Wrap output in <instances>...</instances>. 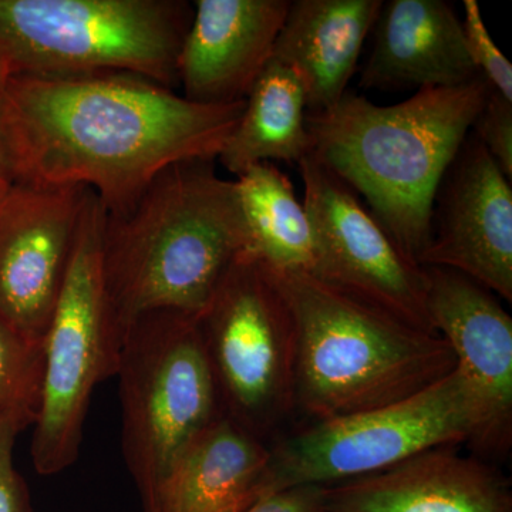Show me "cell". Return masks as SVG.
Returning <instances> with one entry per match:
<instances>
[{"instance_id":"6da1fadb","label":"cell","mask_w":512,"mask_h":512,"mask_svg":"<svg viewBox=\"0 0 512 512\" xmlns=\"http://www.w3.org/2000/svg\"><path fill=\"white\" fill-rule=\"evenodd\" d=\"M244 106L192 103L136 74H13L0 133L15 183L87 188L116 212L164 168L217 160Z\"/></svg>"},{"instance_id":"7a4b0ae2","label":"cell","mask_w":512,"mask_h":512,"mask_svg":"<svg viewBox=\"0 0 512 512\" xmlns=\"http://www.w3.org/2000/svg\"><path fill=\"white\" fill-rule=\"evenodd\" d=\"M215 163L170 165L126 208L104 214L101 268L120 342L148 313L198 318L247 254L237 185L220 177Z\"/></svg>"},{"instance_id":"3957f363","label":"cell","mask_w":512,"mask_h":512,"mask_svg":"<svg viewBox=\"0 0 512 512\" xmlns=\"http://www.w3.org/2000/svg\"><path fill=\"white\" fill-rule=\"evenodd\" d=\"M490 89L478 77L463 86L417 90L393 106L348 92L325 113L306 114L309 154L362 195L397 247L420 265L441 178Z\"/></svg>"},{"instance_id":"277c9868","label":"cell","mask_w":512,"mask_h":512,"mask_svg":"<svg viewBox=\"0 0 512 512\" xmlns=\"http://www.w3.org/2000/svg\"><path fill=\"white\" fill-rule=\"evenodd\" d=\"M266 269L295 326V406L313 421L389 406L456 369L453 350L439 333L316 276Z\"/></svg>"},{"instance_id":"5b68a950","label":"cell","mask_w":512,"mask_h":512,"mask_svg":"<svg viewBox=\"0 0 512 512\" xmlns=\"http://www.w3.org/2000/svg\"><path fill=\"white\" fill-rule=\"evenodd\" d=\"M191 19L184 0H0V52L13 74L128 73L175 90Z\"/></svg>"},{"instance_id":"8992f818","label":"cell","mask_w":512,"mask_h":512,"mask_svg":"<svg viewBox=\"0 0 512 512\" xmlns=\"http://www.w3.org/2000/svg\"><path fill=\"white\" fill-rule=\"evenodd\" d=\"M104 210L90 191L66 276L43 340V377L33 423L32 460L40 476L76 463L94 389L116 376L121 342L103 268Z\"/></svg>"},{"instance_id":"52a82bcc","label":"cell","mask_w":512,"mask_h":512,"mask_svg":"<svg viewBox=\"0 0 512 512\" xmlns=\"http://www.w3.org/2000/svg\"><path fill=\"white\" fill-rule=\"evenodd\" d=\"M123 453L141 500L201 431L222 416L198 318L153 312L128 328L119 367Z\"/></svg>"},{"instance_id":"ba28073f","label":"cell","mask_w":512,"mask_h":512,"mask_svg":"<svg viewBox=\"0 0 512 512\" xmlns=\"http://www.w3.org/2000/svg\"><path fill=\"white\" fill-rule=\"evenodd\" d=\"M481 417L457 367L389 406L312 421L271 447V493L370 476L444 446H473Z\"/></svg>"},{"instance_id":"9c48e42d","label":"cell","mask_w":512,"mask_h":512,"mask_svg":"<svg viewBox=\"0 0 512 512\" xmlns=\"http://www.w3.org/2000/svg\"><path fill=\"white\" fill-rule=\"evenodd\" d=\"M198 326L222 413L268 440L296 410L295 326L268 269L239 256Z\"/></svg>"},{"instance_id":"30bf717a","label":"cell","mask_w":512,"mask_h":512,"mask_svg":"<svg viewBox=\"0 0 512 512\" xmlns=\"http://www.w3.org/2000/svg\"><path fill=\"white\" fill-rule=\"evenodd\" d=\"M298 165L315 239L312 276L437 333L427 311L423 266L403 254L359 195L325 165L311 154Z\"/></svg>"},{"instance_id":"8fae6325","label":"cell","mask_w":512,"mask_h":512,"mask_svg":"<svg viewBox=\"0 0 512 512\" xmlns=\"http://www.w3.org/2000/svg\"><path fill=\"white\" fill-rule=\"evenodd\" d=\"M90 190L15 183L0 200V316L43 345Z\"/></svg>"},{"instance_id":"7c38bea8","label":"cell","mask_w":512,"mask_h":512,"mask_svg":"<svg viewBox=\"0 0 512 512\" xmlns=\"http://www.w3.org/2000/svg\"><path fill=\"white\" fill-rule=\"evenodd\" d=\"M420 266L467 275L512 302V187L473 131L441 178Z\"/></svg>"},{"instance_id":"4fadbf2b","label":"cell","mask_w":512,"mask_h":512,"mask_svg":"<svg viewBox=\"0 0 512 512\" xmlns=\"http://www.w3.org/2000/svg\"><path fill=\"white\" fill-rule=\"evenodd\" d=\"M427 311L480 410L471 450L503 457L512 443V318L490 289L454 269L423 266Z\"/></svg>"},{"instance_id":"5bb4252c","label":"cell","mask_w":512,"mask_h":512,"mask_svg":"<svg viewBox=\"0 0 512 512\" xmlns=\"http://www.w3.org/2000/svg\"><path fill=\"white\" fill-rule=\"evenodd\" d=\"M289 0H197L177 59L184 99L231 106L247 99L274 55Z\"/></svg>"},{"instance_id":"9a60e30c","label":"cell","mask_w":512,"mask_h":512,"mask_svg":"<svg viewBox=\"0 0 512 512\" xmlns=\"http://www.w3.org/2000/svg\"><path fill=\"white\" fill-rule=\"evenodd\" d=\"M460 446L430 448L370 476L323 487V512H512L510 480Z\"/></svg>"},{"instance_id":"2e32d148","label":"cell","mask_w":512,"mask_h":512,"mask_svg":"<svg viewBox=\"0 0 512 512\" xmlns=\"http://www.w3.org/2000/svg\"><path fill=\"white\" fill-rule=\"evenodd\" d=\"M373 47L360 76L369 90L457 87L478 79L463 20L444 0H390L373 26Z\"/></svg>"},{"instance_id":"e0dca14e","label":"cell","mask_w":512,"mask_h":512,"mask_svg":"<svg viewBox=\"0 0 512 512\" xmlns=\"http://www.w3.org/2000/svg\"><path fill=\"white\" fill-rule=\"evenodd\" d=\"M271 446L218 417L141 500L144 512H248L271 493Z\"/></svg>"},{"instance_id":"ac0fdd59","label":"cell","mask_w":512,"mask_h":512,"mask_svg":"<svg viewBox=\"0 0 512 512\" xmlns=\"http://www.w3.org/2000/svg\"><path fill=\"white\" fill-rule=\"evenodd\" d=\"M382 0H292L275 59L301 77L309 114L325 113L348 93Z\"/></svg>"},{"instance_id":"d6986e66","label":"cell","mask_w":512,"mask_h":512,"mask_svg":"<svg viewBox=\"0 0 512 512\" xmlns=\"http://www.w3.org/2000/svg\"><path fill=\"white\" fill-rule=\"evenodd\" d=\"M306 114L301 77L272 57L245 99L241 119L217 161L235 178L256 164H299L311 153Z\"/></svg>"},{"instance_id":"ffe728a7","label":"cell","mask_w":512,"mask_h":512,"mask_svg":"<svg viewBox=\"0 0 512 512\" xmlns=\"http://www.w3.org/2000/svg\"><path fill=\"white\" fill-rule=\"evenodd\" d=\"M234 181L247 227V254L272 271L312 275L316 266L312 225L288 175L274 163H261Z\"/></svg>"},{"instance_id":"44dd1931","label":"cell","mask_w":512,"mask_h":512,"mask_svg":"<svg viewBox=\"0 0 512 512\" xmlns=\"http://www.w3.org/2000/svg\"><path fill=\"white\" fill-rule=\"evenodd\" d=\"M43 345L30 342L0 316V414L39 409Z\"/></svg>"},{"instance_id":"7402d4cb","label":"cell","mask_w":512,"mask_h":512,"mask_svg":"<svg viewBox=\"0 0 512 512\" xmlns=\"http://www.w3.org/2000/svg\"><path fill=\"white\" fill-rule=\"evenodd\" d=\"M463 28L468 55L494 92L512 101V64L485 28L477 0H464Z\"/></svg>"},{"instance_id":"603a6c76","label":"cell","mask_w":512,"mask_h":512,"mask_svg":"<svg viewBox=\"0 0 512 512\" xmlns=\"http://www.w3.org/2000/svg\"><path fill=\"white\" fill-rule=\"evenodd\" d=\"M35 419L26 410L0 414V512H32L28 484L16 470L15 446L19 434Z\"/></svg>"},{"instance_id":"cb8c5ba5","label":"cell","mask_w":512,"mask_h":512,"mask_svg":"<svg viewBox=\"0 0 512 512\" xmlns=\"http://www.w3.org/2000/svg\"><path fill=\"white\" fill-rule=\"evenodd\" d=\"M471 131L508 180L512 178V101L490 89Z\"/></svg>"},{"instance_id":"d4e9b609","label":"cell","mask_w":512,"mask_h":512,"mask_svg":"<svg viewBox=\"0 0 512 512\" xmlns=\"http://www.w3.org/2000/svg\"><path fill=\"white\" fill-rule=\"evenodd\" d=\"M248 512H323V487L288 488L269 495Z\"/></svg>"},{"instance_id":"484cf974","label":"cell","mask_w":512,"mask_h":512,"mask_svg":"<svg viewBox=\"0 0 512 512\" xmlns=\"http://www.w3.org/2000/svg\"><path fill=\"white\" fill-rule=\"evenodd\" d=\"M13 184H15V175H13L5 141H3L2 133H0V200L5 197L6 192L10 190Z\"/></svg>"},{"instance_id":"4316f807","label":"cell","mask_w":512,"mask_h":512,"mask_svg":"<svg viewBox=\"0 0 512 512\" xmlns=\"http://www.w3.org/2000/svg\"><path fill=\"white\" fill-rule=\"evenodd\" d=\"M12 76V67H10L6 57L2 55V52H0V101H2L3 96H5L6 89H8V84L10 79H12Z\"/></svg>"}]
</instances>
